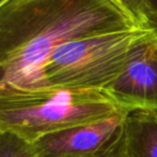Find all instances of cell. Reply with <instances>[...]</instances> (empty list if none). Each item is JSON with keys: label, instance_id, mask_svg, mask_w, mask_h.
I'll use <instances>...</instances> for the list:
<instances>
[{"label": "cell", "instance_id": "obj_6", "mask_svg": "<svg viewBox=\"0 0 157 157\" xmlns=\"http://www.w3.org/2000/svg\"><path fill=\"white\" fill-rule=\"evenodd\" d=\"M126 157H157V114L131 111L126 121Z\"/></svg>", "mask_w": 157, "mask_h": 157}, {"label": "cell", "instance_id": "obj_10", "mask_svg": "<svg viewBox=\"0 0 157 157\" xmlns=\"http://www.w3.org/2000/svg\"><path fill=\"white\" fill-rule=\"evenodd\" d=\"M6 1H7V0H0V6H1V5H3V3H5Z\"/></svg>", "mask_w": 157, "mask_h": 157}, {"label": "cell", "instance_id": "obj_7", "mask_svg": "<svg viewBox=\"0 0 157 157\" xmlns=\"http://www.w3.org/2000/svg\"><path fill=\"white\" fill-rule=\"evenodd\" d=\"M0 157H37L33 143L10 131L0 130Z\"/></svg>", "mask_w": 157, "mask_h": 157}, {"label": "cell", "instance_id": "obj_4", "mask_svg": "<svg viewBox=\"0 0 157 157\" xmlns=\"http://www.w3.org/2000/svg\"><path fill=\"white\" fill-rule=\"evenodd\" d=\"M129 111L46 135L33 143L37 157H126Z\"/></svg>", "mask_w": 157, "mask_h": 157}, {"label": "cell", "instance_id": "obj_5", "mask_svg": "<svg viewBox=\"0 0 157 157\" xmlns=\"http://www.w3.org/2000/svg\"><path fill=\"white\" fill-rule=\"evenodd\" d=\"M105 92L129 112L157 113V24L138 42L124 71Z\"/></svg>", "mask_w": 157, "mask_h": 157}, {"label": "cell", "instance_id": "obj_11", "mask_svg": "<svg viewBox=\"0 0 157 157\" xmlns=\"http://www.w3.org/2000/svg\"><path fill=\"white\" fill-rule=\"evenodd\" d=\"M156 114H157V113H156Z\"/></svg>", "mask_w": 157, "mask_h": 157}, {"label": "cell", "instance_id": "obj_1", "mask_svg": "<svg viewBox=\"0 0 157 157\" xmlns=\"http://www.w3.org/2000/svg\"><path fill=\"white\" fill-rule=\"evenodd\" d=\"M135 28L142 27L112 0H7L0 6V94L37 90L43 63L65 42Z\"/></svg>", "mask_w": 157, "mask_h": 157}, {"label": "cell", "instance_id": "obj_9", "mask_svg": "<svg viewBox=\"0 0 157 157\" xmlns=\"http://www.w3.org/2000/svg\"><path fill=\"white\" fill-rule=\"evenodd\" d=\"M142 1L150 17L155 23L154 20L157 18V0H142Z\"/></svg>", "mask_w": 157, "mask_h": 157}, {"label": "cell", "instance_id": "obj_3", "mask_svg": "<svg viewBox=\"0 0 157 157\" xmlns=\"http://www.w3.org/2000/svg\"><path fill=\"white\" fill-rule=\"evenodd\" d=\"M152 27L90 36L60 44L42 66L37 90H105L124 71L135 46Z\"/></svg>", "mask_w": 157, "mask_h": 157}, {"label": "cell", "instance_id": "obj_8", "mask_svg": "<svg viewBox=\"0 0 157 157\" xmlns=\"http://www.w3.org/2000/svg\"><path fill=\"white\" fill-rule=\"evenodd\" d=\"M112 1L128 14L131 20L137 24V26L147 28L155 25V23L148 15L142 0H112Z\"/></svg>", "mask_w": 157, "mask_h": 157}, {"label": "cell", "instance_id": "obj_2", "mask_svg": "<svg viewBox=\"0 0 157 157\" xmlns=\"http://www.w3.org/2000/svg\"><path fill=\"white\" fill-rule=\"evenodd\" d=\"M125 110L105 90L52 88L0 94V130L33 143L53 132Z\"/></svg>", "mask_w": 157, "mask_h": 157}]
</instances>
